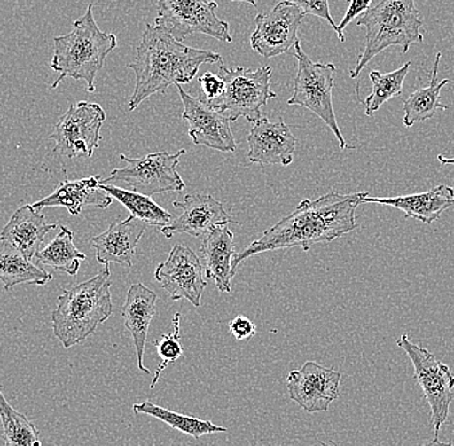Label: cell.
Returning a JSON list of instances; mask_svg holds the SVG:
<instances>
[{"label":"cell","mask_w":454,"mask_h":446,"mask_svg":"<svg viewBox=\"0 0 454 446\" xmlns=\"http://www.w3.org/2000/svg\"><path fill=\"white\" fill-rule=\"evenodd\" d=\"M109 267L64 291L52 312L53 334L65 348L81 345L113 315Z\"/></svg>","instance_id":"4"},{"label":"cell","mask_w":454,"mask_h":446,"mask_svg":"<svg viewBox=\"0 0 454 446\" xmlns=\"http://www.w3.org/2000/svg\"><path fill=\"white\" fill-rule=\"evenodd\" d=\"M147 224L129 215L124 221H116L98 237L90 239L96 258L101 265L119 263L128 269L133 266V257Z\"/></svg>","instance_id":"18"},{"label":"cell","mask_w":454,"mask_h":446,"mask_svg":"<svg viewBox=\"0 0 454 446\" xmlns=\"http://www.w3.org/2000/svg\"><path fill=\"white\" fill-rule=\"evenodd\" d=\"M215 62H223L220 53L187 47L166 28L146 24L135 59L128 65L136 75L128 109L133 112L150 96L166 93L172 84L190 83L201 65Z\"/></svg>","instance_id":"2"},{"label":"cell","mask_w":454,"mask_h":446,"mask_svg":"<svg viewBox=\"0 0 454 446\" xmlns=\"http://www.w3.org/2000/svg\"><path fill=\"white\" fill-rule=\"evenodd\" d=\"M348 3H350V7L346 11L340 24L337 25V35H339L340 42H345L343 30H345L356 17H359L360 14L367 12L369 8H371L372 0H348Z\"/></svg>","instance_id":"34"},{"label":"cell","mask_w":454,"mask_h":446,"mask_svg":"<svg viewBox=\"0 0 454 446\" xmlns=\"http://www.w3.org/2000/svg\"><path fill=\"white\" fill-rule=\"evenodd\" d=\"M106 113L95 102L79 101L57 121L50 140L55 141V152L67 158H90L98 149L101 128Z\"/></svg>","instance_id":"11"},{"label":"cell","mask_w":454,"mask_h":446,"mask_svg":"<svg viewBox=\"0 0 454 446\" xmlns=\"http://www.w3.org/2000/svg\"><path fill=\"white\" fill-rule=\"evenodd\" d=\"M38 265L51 267L57 271L75 277L81 269V262L87 258L74 244V232L67 227H59L57 235L44 249L35 255Z\"/></svg>","instance_id":"25"},{"label":"cell","mask_w":454,"mask_h":446,"mask_svg":"<svg viewBox=\"0 0 454 446\" xmlns=\"http://www.w3.org/2000/svg\"><path fill=\"white\" fill-rule=\"evenodd\" d=\"M305 16L291 0L278 3L269 12L258 13L251 35L252 50L265 59L288 53L298 42V28Z\"/></svg>","instance_id":"12"},{"label":"cell","mask_w":454,"mask_h":446,"mask_svg":"<svg viewBox=\"0 0 454 446\" xmlns=\"http://www.w3.org/2000/svg\"><path fill=\"white\" fill-rule=\"evenodd\" d=\"M248 159L252 163L261 166H289L294 161L297 147V138L289 127L279 119L277 123H271L268 118H261L255 121L249 132Z\"/></svg>","instance_id":"17"},{"label":"cell","mask_w":454,"mask_h":446,"mask_svg":"<svg viewBox=\"0 0 454 446\" xmlns=\"http://www.w3.org/2000/svg\"><path fill=\"white\" fill-rule=\"evenodd\" d=\"M52 275L42 267L34 265L24 255L12 249L0 252V281L5 291H11L21 284L45 286L52 280Z\"/></svg>","instance_id":"27"},{"label":"cell","mask_w":454,"mask_h":446,"mask_svg":"<svg viewBox=\"0 0 454 446\" xmlns=\"http://www.w3.org/2000/svg\"><path fill=\"white\" fill-rule=\"evenodd\" d=\"M101 177L90 176L78 181H64L52 194L33 204L34 209L64 207L71 215H79L84 207L106 209L112 206L113 198L99 187Z\"/></svg>","instance_id":"20"},{"label":"cell","mask_w":454,"mask_h":446,"mask_svg":"<svg viewBox=\"0 0 454 446\" xmlns=\"http://www.w3.org/2000/svg\"><path fill=\"white\" fill-rule=\"evenodd\" d=\"M271 67H261L258 69L246 67H229L220 62L218 75L225 83L223 98L212 105V109L217 110L226 116L230 121H237L246 118L249 123H255L262 118V107L268 105L270 99L277 98V93L272 92L270 79Z\"/></svg>","instance_id":"6"},{"label":"cell","mask_w":454,"mask_h":446,"mask_svg":"<svg viewBox=\"0 0 454 446\" xmlns=\"http://www.w3.org/2000/svg\"><path fill=\"white\" fill-rule=\"evenodd\" d=\"M156 294L144 284H132L128 291L126 302L121 309V317L127 331L132 335L135 343L136 356L138 369L142 373L149 374V369L145 368L144 356L146 346L147 333L156 314Z\"/></svg>","instance_id":"21"},{"label":"cell","mask_w":454,"mask_h":446,"mask_svg":"<svg viewBox=\"0 0 454 446\" xmlns=\"http://www.w3.org/2000/svg\"><path fill=\"white\" fill-rule=\"evenodd\" d=\"M442 59V53L438 52L434 64L433 76H431L430 84L421 90H414L410 98L404 99L403 109H404V118L403 123L405 127H413L419 121H428L434 118L438 110H448L447 105L440 104V93L445 85L450 84V79H444L442 82H436L438 78L439 64Z\"/></svg>","instance_id":"24"},{"label":"cell","mask_w":454,"mask_h":446,"mask_svg":"<svg viewBox=\"0 0 454 446\" xmlns=\"http://www.w3.org/2000/svg\"><path fill=\"white\" fill-rule=\"evenodd\" d=\"M180 320L181 315L176 314L175 319H173V325H175V331L166 335H161L158 340H155L154 346L158 356L160 357L161 363L159 364L158 369H156L154 380H153L150 387L154 388L156 382L160 377L161 372L169 365V364L177 362L184 354L183 346L180 345Z\"/></svg>","instance_id":"31"},{"label":"cell","mask_w":454,"mask_h":446,"mask_svg":"<svg viewBox=\"0 0 454 446\" xmlns=\"http://www.w3.org/2000/svg\"><path fill=\"white\" fill-rule=\"evenodd\" d=\"M155 279L172 301L187 300L192 306L201 305L207 281L198 254L184 244H176L166 262L156 267Z\"/></svg>","instance_id":"13"},{"label":"cell","mask_w":454,"mask_h":446,"mask_svg":"<svg viewBox=\"0 0 454 446\" xmlns=\"http://www.w3.org/2000/svg\"><path fill=\"white\" fill-rule=\"evenodd\" d=\"M155 25L168 30L178 42L192 34H203L217 41L231 43L229 22L215 14L218 4L211 0H156Z\"/></svg>","instance_id":"9"},{"label":"cell","mask_w":454,"mask_h":446,"mask_svg":"<svg viewBox=\"0 0 454 446\" xmlns=\"http://www.w3.org/2000/svg\"><path fill=\"white\" fill-rule=\"evenodd\" d=\"M356 25L367 28V35L364 50L357 57L356 65L350 73L353 79H356L382 51L400 47L403 53H407L411 44L424 42V21L414 0H380L374 7L363 13Z\"/></svg>","instance_id":"5"},{"label":"cell","mask_w":454,"mask_h":446,"mask_svg":"<svg viewBox=\"0 0 454 446\" xmlns=\"http://www.w3.org/2000/svg\"><path fill=\"white\" fill-rule=\"evenodd\" d=\"M294 56L298 62L296 81L292 98L288 99V105L305 107L314 113L320 121H325V126L333 132L340 144V152L353 149V146L346 142L337 123L336 113L333 107V75L336 67L333 64H322L314 62L306 55L298 41L294 45Z\"/></svg>","instance_id":"7"},{"label":"cell","mask_w":454,"mask_h":446,"mask_svg":"<svg viewBox=\"0 0 454 446\" xmlns=\"http://www.w3.org/2000/svg\"><path fill=\"white\" fill-rule=\"evenodd\" d=\"M411 67V62L408 61L407 64L391 73L382 74L377 70L371 71L369 78L373 84V90H372L371 95L363 101L365 106V115L373 116V113L379 112L383 104L402 96L403 84L410 73Z\"/></svg>","instance_id":"30"},{"label":"cell","mask_w":454,"mask_h":446,"mask_svg":"<svg viewBox=\"0 0 454 446\" xmlns=\"http://www.w3.org/2000/svg\"><path fill=\"white\" fill-rule=\"evenodd\" d=\"M198 81L200 83L198 98L206 102L208 106H212L213 104H215L218 99L223 98L225 83H223V79H221L218 74L215 75L211 71H207Z\"/></svg>","instance_id":"32"},{"label":"cell","mask_w":454,"mask_h":446,"mask_svg":"<svg viewBox=\"0 0 454 446\" xmlns=\"http://www.w3.org/2000/svg\"><path fill=\"white\" fill-rule=\"evenodd\" d=\"M184 153V150H178L175 153L158 152L137 159H130L121 153V159L126 161L127 166L112 170L110 177L101 182L109 184L121 182L132 192L147 196L184 192L186 184L177 172V167Z\"/></svg>","instance_id":"8"},{"label":"cell","mask_w":454,"mask_h":446,"mask_svg":"<svg viewBox=\"0 0 454 446\" xmlns=\"http://www.w3.org/2000/svg\"><path fill=\"white\" fill-rule=\"evenodd\" d=\"M231 2L248 3V4L254 5V7H257V0H231Z\"/></svg>","instance_id":"38"},{"label":"cell","mask_w":454,"mask_h":446,"mask_svg":"<svg viewBox=\"0 0 454 446\" xmlns=\"http://www.w3.org/2000/svg\"><path fill=\"white\" fill-rule=\"evenodd\" d=\"M116 45L115 34L105 33L98 27L93 16V3H90L83 16L74 21L73 30L53 39L55 52L51 69L59 73V78L51 88L55 90L64 79L71 78L85 82L88 92H95L96 76Z\"/></svg>","instance_id":"3"},{"label":"cell","mask_w":454,"mask_h":446,"mask_svg":"<svg viewBox=\"0 0 454 446\" xmlns=\"http://www.w3.org/2000/svg\"><path fill=\"white\" fill-rule=\"evenodd\" d=\"M342 374L315 362H306L302 368L286 377L289 397L308 413L326 411L339 399Z\"/></svg>","instance_id":"14"},{"label":"cell","mask_w":454,"mask_h":446,"mask_svg":"<svg viewBox=\"0 0 454 446\" xmlns=\"http://www.w3.org/2000/svg\"><path fill=\"white\" fill-rule=\"evenodd\" d=\"M200 252L206 266V277L215 280L221 293H231L232 278L237 274V270L232 266L237 253L231 230L226 226L215 227L203 239Z\"/></svg>","instance_id":"23"},{"label":"cell","mask_w":454,"mask_h":446,"mask_svg":"<svg viewBox=\"0 0 454 446\" xmlns=\"http://www.w3.org/2000/svg\"><path fill=\"white\" fill-rule=\"evenodd\" d=\"M173 206L181 210V215L161 229V234L167 239L177 234L206 238L215 227L234 223L223 204L208 194H189L173 201Z\"/></svg>","instance_id":"16"},{"label":"cell","mask_w":454,"mask_h":446,"mask_svg":"<svg viewBox=\"0 0 454 446\" xmlns=\"http://www.w3.org/2000/svg\"><path fill=\"white\" fill-rule=\"evenodd\" d=\"M367 196L368 192L346 195L329 192L315 200L305 199L291 215L266 230L243 252L237 253L232 266L237 270L241 262L260 253L296 246L309 252L315 244H328L342 238L356 229L355 212Z\"/></svg>","instance_id":"1"},{"label":"cell","mask_w":454,"mask_h":446,"mask_svg":"<svg viewBox=\"0 0 454 446\" xmlns=\"http://www.w3.org/2000/svg\"><path fill=\"white\" fill-rule=\"evenodd\" d=\"M0 422L5 446H42L41 433L25 414L7 402L0 385Z\"/></svg>","instance_id":"29"},{"label":"cell","mask_w":454,"mask_h":446,"mask_svg":"<svg viewBox=\"0 0 454 446\" xmlns=\"http://www.w3.org/2000/svg\"><path fill=\"white\" fill-rule=\"evenodd\" d=\"M133 411L136 414H146V416L154 417V419L168 425L173 430L189 434V436L194 437L195 440L200 439L201 436H207V434L226 433L227 431V428L213 425L209 420L176 413V411H169V409L154 404L150 400L133 405Z\"/></svg>","instance_id":"28"},{"label":"cell","mask_w":454,"mask_h":446,"mask_svg":"<svg viewBox=\"0 0 454 446\" xmlns=\"http://www.w3.org/2000/svg\"><path fill=\"white\" fill-rule=\"evenodd\" d=\"M422 446H454V445L450 444V442H440L438 437H435V439H434L433 442H427V444H425Z\"/></svg>","instance_id":"36"},{"label":"cell","mask_w":454,"mask_h":446,"mask_svg":"<svg viewBox=\"0 0 454 446\" xmlns=\"http://www.w3.org/2000/svg\"><path fill=\"white\" fill-rule=\"evenodd\" d=\"M56 227V223H48L45 215L36 212L33 206H22L3 227L0 241L5 249L19 252L31 261L41 251L45 235Z\"/></svg>","instance_id":"19"},{"label":"cell","mask_w":454,"mask_h":446,"mask_svg":"<svg viewBox=\"0 0 454 446\" xmlns=\"http://www.w3.org/2000/svg\"><path fill=\"white\" fill-rule=\"evenodd\" d=\"M183 99V119L189 126V136L195 145L223 153H234L237 141L230 127V121L217 110L184 92L183 85L176 84Z\"/></svg>","instance_id":"15"},{"label":"cell","mask_w":454,"mask_h":446,"mask_svg":"<svg viewBox=\"0 0 454 446\" xmlns=\"http://www.w3.org/2000/svg\"><path fill=\"white\" fill-rule=\"evenodd\" d=\"M99 187L105 190L113 199L121 201L129 210L130 215L144 221L146 224L163 229L173 221V215L166 209L159 207L153 200L152 196L129 192V190L121 189V187L115 186V184H102V182L99 184Z\"/></svg>","instance_id":"26"},{"label":"cell","mask_w":454,"mask_h":446,"mask_svg":"<svg viewBox=\"0 0 454 446\" xmlns=\"http://www.w3.org/2000/svg\"><path fill=\"white\" fill-rule=\"evenodd\" d=\"M396 345L404 349L413 364L414 379L421 386L425 399L430 405L431 420L438 434L448 419L454 399V373L447 364L439 362L427 348L411 343L407 334H403Z\"/></svg>","instance_id":"10"},{"label":"cell","mask_w":454,"mask_h":446,"mask_svg":"<svg viewBox=\"0 0 454 446\" xmlns=\"http://www.w3.org/2000/svg\"><path fill=\"white\" fill-rule=\"evenodd\" d=\"M325 446H326V445H325Z\"/></svg>","instance_id":"39"},{"label":"cell","mask_w":454,"mask_h":446,"mask_svg":"<svg viewBox=\"0 0 454 446\" xmlns=\"http://www.w3.org/2000/svg\"><path fill=\"white\" fill-rule=\"evenodd\" d=\"M364 203L381 204L402 210L405 218H413L419 223L431 224L439 220L440 215L454 206V189L447 184H439L434 189L419 194L395 196V198H371Z\"/></svg>","instance_id":"22"},{"label":"cell","mask_w":454,"mask_h":446,"mask_svg":"<svg viewBox=\"0 0 454 446\" xmlns=\"http://www.w3.org/2000/svg\"><path fill=\"white\" fill-rule=\"evenodd\" d=\"M438 160L442 164V166H448V164H452V166H454V158H445V156L439 155Z\"/></svg>","instance_id":"37"},{"label":"cell","mask_w":454,"mask_h":446,"mask_svg":"<svg viewBox=\"0 0 454 446\" xmlns=\"http://www.w3.org/2000/svg\"><path fill=\"white\" fill-rule=\"evenodd\" d=\"M291 2L298 5L306 16L311 14V16L325 20L337 33L336 22L332 19L331 11H329V0H291Z\"/></svg>","instance_id":"33"},{"label":"cell","mask_w":454,"mask_h":446,"mask_svg":"<svg viewBox=\"0 0 454 446\" xmlns=\"http://www.w3.org/2000/svg\"><path fill=\"white\" fill-rule=\"evenodd\" d=\"M229 331L235 340H248L255 334V325L248 317L240 315L230 321Z\"/></svg>","instance_id":"35"}]
</instances>
